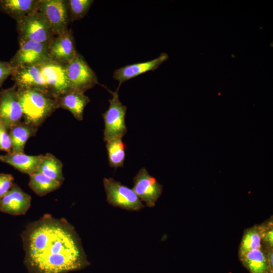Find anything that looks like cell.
<instances>
[{
  "mask_svg": "<svg viewBox=\"0 0 273 273\" xmlns=\"http://www.w3.org/2000/svg\"><path fill=\"white\" fill-rule=\"evenodd\" d=\"M263 226H253L246 230L240 245L239 257L250 250L261 248L263 233Z\"/></svg>",
  "mask_w": 273,
  "mask_h": 273,
  "instance_id": "cell-23",
  "label": "cell"
},
{
  "mask_svg": "<svg viewBox=\"0 0 273 273\" xmlns=\"http://www.w3.org/2000/svg\"><path fill=\"white\" fill-rule=\"evenodd\" d=\"M14 70L9 62L0 61V87L9 76H12Z\"/></svg>",
  "mask_w": 273,
  "mask_h": 273,
  "instance_id": "cell-28",
  "label": "cell"
},
{
  "mask_svg": "<svg viewBox=\"0 0 273 273\" xmlns=\"http://www.w3.org/2000/svg\"><path fill=\"white\" fill-rule=\"evenodd\" d=\"M31 197L14 184L0 201V211L12 215H24L31 205Z\"/></svg>",
  "mask_w": 273,
  "mask_h": 273,
  "instance_id": "cell-14",
  "label": "cell"
},
{
  "mask_svg": "<svg viewBox=\"0 0 273 273\" xmlns=\"http://www.w3.org/2000/svg\"><path fill=\"white\" fill-rule=\"evenodd\" d=\"M118 87L115 92L107 90L112 97L108 100L109 107L102 114L104 122V141L106 142L116 138H122L127 132L125 115L127 107L120 101Z\"/></svg>",
  "mask_w": 273,
  "mask_h": 273,
  "instance_id": "cell-3",
  "label": "cell"
},
{
  "mask_svg": "<svg viewBox=\"0 0 273 273\" xmlns=\"http://www.w3.org/2000/svg\"><path fill=\"white\" fill-rule=\"evenodd\" d=\"M17 22L18 40L49 43L55 36L49 25L37 11Z\"/></svg>",
  "mask_w": 273,
  "mask_h": 273,
  "instance_id": "cell-6",
  "label": "cell"
},
{
  "mask_svg": "<svg viewBox=\"0 0 273 273\" xmlns=\"http://www.w3.org/2000/svg\"><path fill=\"white\" fill-rule=\"evenodd\" d=\"M23 110L19 100L17 87H12L0 91V122L9 131L21 122Z\"/></svg>",
  "mask_w": 273,
  "mask_h": 273,
  "instance_id": "cell-8",
  "label": "cell"
},
{
  "mask_svg": "<svg viewBox=\"0 0 273 273\" xmlns=\"http://www.w3.org/2000/svg\"><path fill=\"white\" fill-rule=\"evenodd\" d=\"M21 238L29 273H67L90 264L79 236L64 218L46 214L28 223Z\"/></svg>",
  "mask_w": 273,
  "mask_h": 273,
  "instance_id": "cell-1",
  "label": "cell"
},
{
  "mask_svg": "<svg viewBox=\"0 0 273 273\" xmlns=\"http://www.w3.org/2000/svg\"><path fill=\"white\" fill-rule=\"evenodd\" d=\"M37 12L43 18L54 35L68 29L70 19L66 1L39 0Z\"/></svg>",
  "mask_w": 273,
  "mask_h": 273,
  "instance_id": "cell-7",
  "label": "cell"
},
{
  "mask_svg": "<svg viewBox=\"0 0 273 273\" xmlns=\"http://www.w3.org/2000/svg\"><path fill=\"white\" fill-rule=\"evenodd\" d=\"M38 127L21 121L9 130L12 143V152L24 153L25 145L29 138L34 136Z\"/></svg>",
  "mask_w": 273,
  "mask_h": 273,
  "instance_id": "cell-20",
  "label": "cell"
},
{
  "mask_svg": "<svg viewBox=\"0 0 273 273\" xmlns=\"http://www.w3.org/2000/svg\"><path fill=\"white\" fill-rule=\"evenodd\" d=\"M43 155H28L11 152L1 155L0 161L12 166L23 173L30 175L37 171Z\"/></svg>",
  "mask_w": 273,
  "mask_h": 273,
  "instance_id": "cell-16",
  "label": "cell"
},
{
  "mask_svg": "<svg viewBox=\"0 0 273 273\" xmlns=\"http://www.w3.org/2000/svg\"><path fill=\"white\" fill-rule=\"evenodd\" d=\"M36 172L42 173L61 184H63L64 180L63 164L61 161L50 153H47L43 155Z\"/></svg>",
  "mask_w": 273,
  "mask_h": 273,
  "instance_id": "cell-22",
  "label": "cell"
},
{
  "mask_svg": "<svg viewBox=\"0 0 273 273\" xmlns=\"http://www.w3.org/2000/svg\"><path fill=\"white\" fill-rule=\"evenodd\" d=\"M40 64L14 68L12 76L17 88H35L48 92Z\"/></svg>",
  "mask_w": 273,
  "mask_h": 273,
  "instance_id": "cell-13",
  "label": "cell"
},
{
  "mask_svg": "<svg viewBox=\"0 0 273 273\" xmlns=\"http://www.w3.org/2000/svg\"><path fill=\"white\" fill-rule=\"evenodd\" d=\"M24 122L38 128L59 108L57 98L48 92L35 88H17Z\"/></svg>",
  "mask_w": 273,
  "mask_h": 273,
  "instance_id": "cell-2",
  "label": "cell"
},
{
  "mask_svg": "<svg viewBox=\"0 0 273 273\" xmlns=\"http://www.w3.org/2000/svg\"><path fill=\"white\" fill-rule=\"evenodd\" d=\"M108 162L111 167H123L125 158L126 145L122 138H116L106 142Z\"/></svg>",
  "mask_w": 273,
  "mask_h": 273,
  "instance_id": "cell-24",
  "label": "cell"
},
{
  "mask_svg": "<svg viewBox=\"0 0 273 273\" xmlns=\"http://www.w3.org/2000/svg\"><path fill=\"white\" fill-rule=\"evenodd\" d=\"M103 184L107 201L114 207L128 211H139L145 205L134 191L113 178H104Z\"/></svg>",
  "mask_w": 273,
  "mask_h": 273,
  "instance_id": "cell-5",
  "label": "cell"
},
{
  "mask_svg": "<svg viewBox=\"0 0 273 273\" xmlns=\"http://www.w3.org/2000/svg\"><path fill=\"white\" fill-rule=\"evenodd\" d=\"M132 190L139 198L149 207H153L160 197L162 186L151 176L145 167L142 168L133 179Z\"/></svg>",
  "mask_w": 273,
  "mask_h": 273,
  "instance_id": "cell-11",
  "label": "cell"
},
{
  "mask_svg": "<svg viewBox=\"0 0 273 273\" xmlns=\"http://www.w3.org/2000/svg\"><path fill=\"white\" fill-rule=\"evenodd\" d=\"M28 186L39 196L42 197L60 188L62 184L35 172L29 175Z\"/></svg>",
  "mask_w": 273,
  "mask_h": 273,
  "instance_id": "cell-21",
  "label": "cell"
},
{
  "mask_svg": "<svg viewBox=\"0 0 273 273\" xmlns=\"http://www.w3.org/2000/svg\"><path fill=\"white\" fill-rule=\"evenodd\" d=\"M240 258L250 273H271L272 271L267 254L261 248L248 251Z\"/></svg>",
  "mask_w": 273,
  "mask_h": 273,
  "instance_id": "cell-19",
  "label": "cell"
},
{
  "mask_svg": "<svg viewBox=\"0 0 273 273\" xmlns=\"http://www.w3.org/2000/svg\"><path fill=\"white\" fill-rule=\"evenodd\" d=\"M272 251L271 250H270V251L267 253V258L268 260V262L270 265V267L271 269H272Z\"/></svg>",
  "mask_w": 273,
  "mask_h": 273,
  "instance_id": "cell-30",
  "label": "cell"
},
{
  "mask_svg": "<svg viewBox=\"0 0 273 273\" xmlns=\"http://www.w3.org/2000/svg\"><path fill=\"white\" fill-rule=\"evenodd\" d=\"M264 240L271 248L272 247L273 244V231L272 229H265L262 238V240Z\"/></svg>",
  "mask_w": 273,
  "mask_h": 273,
  "instance_id": "cell-29",
  "label": "cell"
},
{
  "mask_svg": "<svg viewBox=\"0 0 273 273\" xmlns=\"http://www.w3.org/2000/svg\"><path fill=\"white\" fill-rule=\"evenodd\" d=\"M14 180L11 174L0 173V201L13 186Z\"/></svg>",
  "mask_w": 273,
  "mask_h": 273,
  "instance_id": "cell-27",
  "label": "cell"
},
{
  "mask_svg": "<svg viewBox=\"0 0 273 273\" xmlns=\"http://www.w3.org/2000/svg\"><path fill=\"white\" fill-rule=\"evenodd\" d=\"M57 100L59 108L69 111L79 121L83 119L84 109L90 101L84 93L73 89L58 97Z\"/></svg>",
  "mask_w": 273,
  "mask_h": 273,
  "instance_id": "cell-17",
  "label": "cell"
},
{
  "mask_svg": "<svg viewBox=\"0 0 273 273\" xmlns=\"http://www.w3.org/2000/svg\"><path fill=\"white\" fill-rule=\"evenodd\" d=\"M50 59L65 64L75 56L74 38L71 29L60 34L55 35L48 44Z\"/></svg>",
  "mask_w": 273,
  "mask_h": 273,
  "instance_id": "cell-12",
  "label": "cell"
},
{
  "mask_svg": "<svg viewBox=\"0 0 273 273\" xmlns=\"http://www.w3.org/2000/svg\"><path fill=\"white\" fill-rule=\"evenodd\" d=\"M168 58V55L163 53L153 60L127 65L115 70L113 73V78L118 81V87H120L121 84L127 80L147 72L156 70Z\"/></svg>",
  "mask_w": 273,
  "mask_h": 273,
  "instance_id": "cell-15",
  "label": "cell"
},
{
  "mask_svg": "<svg viewBox=\"0 0 273 273\" xmlns=\"http://www.w3.org/2000/svg\"><path fill=\"white\" fill-rule=\"evenodd\" d=\"M49 93L58 98L71 90L65 69V64L51 59L40 64Z\"/></svg>",
  "mask_w": 273,
  "mask_h": 273,
  "instance_id": "cell-9",
  "label": "cell"
},
{
  "mask_svg": "<svg viewBox=\"0 0 273 273\" xmlns=\"http://www.w3.org/2000/svg\"><path fill=\"white\" fill-rule=\"evenodd\" d=\"M39 0H0V11L16 21L37 11Z\"/></svg>",
  "mask_w": 273,
  "mask_h": 273,
  "instance_id": "cell-18",
  "label": "cell"
},
{
  "mask_svg": "<svg viewBox=\"0 0 273 273\" xmlns=\"http://www.w3.org/2000/svg\"><path fill=\"white\" fill-rule=\"evenodd\" d=\"M70 21H73L83 18L88 12L93 0L66 1Z\"/></svg>",
  "mask_w": 273,
  "mask_h": 273,
  "instance_id": "cell-25",
  "label": "cell"
},
{
  "mask_svg": "<svg viewBox=\"0 0 273 273\" xmlns=\"http://www.w3.org/2000/svg\"><path fill=\"white\" fill-rule=\"evenodd\" d=\"M19 50L9 61L13 67L39 64L50 59L48 43L19 40Z\"/></svg>",
  "mask_w": 273,
  "mask_h": 273,
  "instance_id": "cell-10",
  "label": "cell"
},
{
  "mask_svg": "<svg viewBox=\"0 0 273 273\" xmlns=\"http://www.w3.org/2000/svg\"><path fill=\"white\" fill-rule=\"evenodd\" d=\"M0 151L10 153L12 152V143L9 131L0 122Z\"/></svg>",
  "mask_w": 273,
  "mask_h": 273,
  "instance_id": "cell-26",
  "label": "cell"
},
{
  "mask_svg": "<svg viewBox=\"0 0 273 273\" xmlns=\"http://www.w3.org/2000/svg\"><path fill=\"white\" fill-rule=\"evenodd\" d=\"M65 69L71 89L84 93L99 83L95 72L77 52L70 61L65 64Z\"/></svg>",
  "mask_w": 273,
  "mask_h": 273,
  "instance_id": "cell-4",
  "label": "cell"
}]
</instances>
